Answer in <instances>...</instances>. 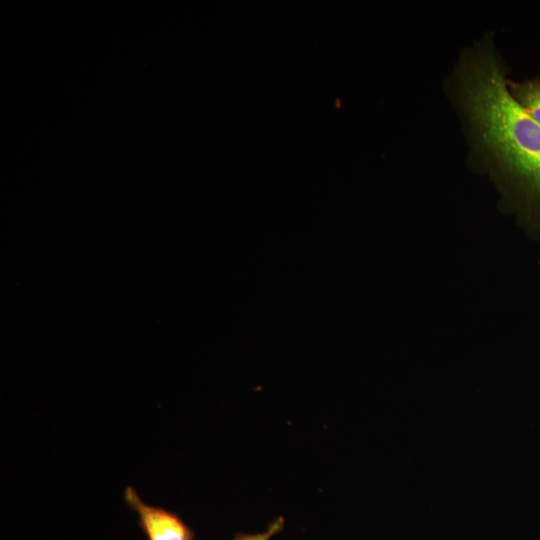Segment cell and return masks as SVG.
I'll use <instances>...</instances> for the list:
<instances>
[{
	"instance_id": "6da1fadb",
	"label": "cell",
	"mask_w": 540,
	"mask_h": 540,
	"mask_svg": "<svg viewBox=\"0 0 540 540\" xmlns=\"http://www.w3.org/2000/svg\"><path fill=\"white\" fill-rule=\"evenodd\" d=\"M457 76L478 150L505 185L540 211V124L509 93L492 46L485 42L467 52Z\"/></svg>"
},
{
	"instance_id": "277c9868",
	"label": "cell",
	"mask_w": 540,
	"mask_h": 540,
	"mask_svg": "<svg viewBox=\"0 0 540 540\" xmlns=\"http://www.w3.org/2000/svg\"><path fill=\"white\" fill-rule=\"evenodd\" d=\"M284 522V518L279 516L268 525L264 532L253 534L237 533L233 540H270L274 535L283 530Z\"/></svg>"
},
{
	"instance_id": "7a4b0ae2",
	"label": "cell",
	"mask_w": 540,
	"mask_h": 540,
	"mask_svg": "<svg viewBox=\"0 0 540 540\" xmlns=\"http://www.w3.org/2000/svg\"><path fill=\"white\" fill-rule=\"evenodd\" d=\"M123 498L137 513L138 526L147 540H196L194 530L178 513L145 503L133 487H126Z\"/></svg>"
},
{
	"instance_id": "3957f363",
	"label": "cell",
	"mask_w": 540,
	"mask_h": 540,
	"mask_svg": "<svg viewBox=\"0 0 540 540\" xmlns=\"http://www.w3.org/2000/svg\"><path fill=\"white\" fill-rule=\"evenodd\" d=\"M506 85L516 102L540 124V77L522 82L506 79Z\"/></svg>"
}]
</instances>
